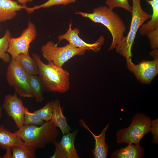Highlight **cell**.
Masks as SVG:
<instances>
[{"label":"cell","instance_id":"obj_4","mask_svg":"<svg viewBox=\"0 0 158 158\" xmlns=\"http://www.w3.org/2000/svg\"><path fill=\"white\" fill-rule=\"evenodd\" d=\"M141 1L132 0V18L130 30L127 35L123 37L115 47L116 51L126 59L131 58L132 47L140 27L151 17L152 15L142 9Z\"/></svg>","mask_w":158,"mask_h":158},{"label":"cell","instance_id":"obj_10","mask_svg":"<svg viewBox=\"0 0 158 158\" xmlns=\"http://www.w3.org/2000/svg\"><path fill=\"white\" fill-rule=\"evenodd\" d=\"M72 24H69L68 29L64 34L58 37L59 43L65 40L69 44L76 47L84 49L85 50H92L95 52L99 51L103 44L104 39L103 36H101L94 43L89 44L86 43L79 37V29L77 28H72Z\"/></svg>","mask_w":158,"mask_h":158},{"label":"cell","instance_id":"obj_25","mask_svg":"<svg viewBox=\"0 0 158 158\" xmlns=\"http://www.w3.org/2000/svg\"><path fill=\"white\" fill-rule=\"evenodd\" d=\"M34 112L43 121H48L51 120L52 116L51 102H48L43 107Z\"/></svg>","mask_w":158,"mask_h":158},{"label":"cell","instance_id":"obj_33","mask_svg":"<svg viewBox=\"0 0 158 158\" xmlns=\"http://www.w3.org/2000/svg\"><path fill=\"white\" fill-rule=\"evenodd\" d=\"M1 30V26H0V32Z\"/></svg>","mask_w":158,"mask_h":158},{"label":"cell","instance_id":"obj_2","mask_svg":"<svg viewBox=\"0 0 158 158\" xmlns=\"http://www.w3.org/2000/svg\"><path fill=\"white\" fill-rule=\"evenodd\" d=\"M32 57L38 68V74L44 88L53 92L63 93L70 88V75L62 67H59L52 61L47 64L42 61L40 56L33 53Z\"/></svg>","mask_w":158,"mask_h":158},{"label":"cell","instance_id":"obj_23","mask_svg":"<svg viewBox=\"0 0 158 158\" xmlns=\"http://www.w3.org/2000/svg\"><path fill=\"white\" fill-rule=\"evenodd\" d=\"M76 0H48L45 3L40 5L32 7H27L25 9L28 13H31L35 10L41 8H48L51 6L63 5H66L75 2Z\"/></svg>","mask_w":158,"mask_h":158},{"label":"cell","instance_id":"obj_27","mask_svg":"<svg viewBox=\"0 0 158 158\" xmlns=\"http://www.w3.org/2000/svg\"><path fill=\"white\" fill-rule=\"evenodd\" d=\"M147 36L150 40L151 49L153 50L158 49V28L151 31Z\"/></svg>","mask_w":158,"mask_h":158},{"label":"cell","instance_id":"obj_12","mask_svg":"<svg viewBox=\"0 0 158 158\" xmlns=\"http://www.w3.org/2000/svg\"><path fill=\"white\" fill-rule=\"evenodd\" d=\"M75 129L71 133L63 135L59 142L56 141L54 144L55 151L51 158H79L75 147L74 142L78 131Z\"/></svg>","mask_w":158,"mask_h":158},{"label":"cell","instance_id":"obj_29","mask_svg":"<svg viewBox=\"0 0 158 158\" xmlns=\"http://www.w3.org/2000/svg\"><path fill=\"white\" fill-rule=\"evenodd\" d=\"M150 55L154 58V59H158V51L157 49H153L150 53Z\"/></svg>","mask_w":158,"mask_h":158},{"label":"cell","instance_id":"obj_9","mask_svg":"<svg viewBox=\"0 0 158 158\" xmlns=\"http://www.w3.org/2000/svg\"><path fill=\"white\" fill-rule=\"evenodd\" d=\"M126 61L129 70L142 83L150 84L158 73V59L143 61L137 65L133 63L131 58Z\"/></svg>","mask_w":158,"mask_h":158},{"label":"cell","instance_id":"obj_32","mask_svg":"<svg viewBox=\"0 0 158 158\" xmlns=\"http://www.w3.org/2000/svg\"><path fill=\"white\" fill-rule=\"evenodd\" d=\"M2 108L0 105V122L2 117Z\"/></svg>","mask_w":158,"mask_h":158},{"label":"cell","instance_id":"obj_22","mask_svg":"<svg viewBox=\"0 0 158 158\" xmlns=\"http://www.w3.org/2000/svg\"><path fill=\"white\" fill-rule=\"evenodd\" d=\"M12 158H35V151L29 148L23 144L11 148Z\"/></svg>","mask_w":158,"mask_h":158},{"label":"cell","instance_id":"obj_30","mask_svg":"<svg viewBox=\"0 0 158 158\" xmlns=\"http://www.w3.org/2000/svg\"><path fill=\"white\" fill-rule=\"evenodd\" d=\"M11 150V148L7 149L6 154L4 155L2 157L4 158H12V154Z\"/></svg>","mask_w":158,"mask_h":158},{"label":"cell","instance_id":"obj_24","mask_svg":"<svg viewBox=\"0 0 158 158\" xmlns=\"http://www.w3.org/2000/svg\"><path fill=\"white\" fill-rule=\"evenodd\" d=\"M44 121L34 111H29L27 108L25 107L24 110L23 125H33L40 126L44 123Z\"/></svg>","mask_w":158,"mask_h":158},{"label":"cell","instance_id":"obj_3","mask_svg":"<svg viewBox=\"0 0 158 158\" xmlns=\"http://www.w3.org/2000/svg\"><path fill=\"white\" fill-rule=\"evenodd\" d=\"M75 14L88 18L94 23H101L107 28L113 39L109 51L115 48L124 36L126 30L125 24L117 13L107 6L95 8L90 13L78 11L75 12Z\"/></svg>","mask_w":158,"mask_h":158},{"label":"cell","instance_id":"obj_19","mask_svg":"<svg viewBox=\"0 0 158 158\" xmlns=\"http://www.w3.org/2000/svg\"><path fill=\"white\" fill-rule=\"evenodd\" d=\"M14 58L29 75L38 74V68L35 62L30 54H20Z\"/></svg>","mask_w":158,"mask_h":158},{"label":"cell","instance_id":"obj_15","mask_svg":"<svg viewBox=\"0 0 158 158\" xmlns=\"http://www.w3.org/2000/svg\"><path fill=\"white\" fill-rule=\"evenodd\" d=\"M52 107V116L51 120L55 125L61 130L63 135L70 133L71 130L68 124L66 118L63 114V108L61 106L60 101L56 99L51 101Z\"/></svg>","mask_w":158,"mask_h":158},{"label":"cell","instance_id":"obj_11","mask_svg":"<svg viewBox=\"0 0 158 158\" xmlns=\"http://www.w3.org/2000/svg\"><path fill=\"white\" fill-rule=\"evenodd\" d=\"M3 106L8 114L13 119L18 129L23 125L25 107L21 99L17 97L16 92L13 95L5 96Z\"/></svg>","mask_w":158,"mask_h":158},{"label":"cell","instance_id":"obj_31","mask_svg":"<svg viewBox=\"0 0 158 158\" xmlns=\"http://www.w3.org/2000/svg\"><path fill=\"white\" fill-rule=\"evenodd\" d=\"M22 5L26 6V4L29 2H31L33 0H16Z\"/></svg>","mask_w":158,"mask_h":158},{"label":"cell","instance_id":"obj_18","mask_svg":"<svg viewBox=\"0 0 158 158\" xmlns=\"http://www.w3.org/2000/svg\"><path fill=\"white\" fill-rule=\"evenodd\" d=\"M23 144L22 140L0 125V148L5 150Z\"/></svg>","mask_w":158,"mask_h":158},{"label":"cell","instance_id":"obj_13","mask_svg":"<svg viewBox=\"0 0 158 158\" xmlns=\"http://www.w3.org/2000/svg\"><path fill=\"white\" fill-rule=\"evenodd\" d=\"M80 125L87 130L92 135L95 140V148L92 153L94 158H106L107 157L109 146L105 141L106 133L108 130L110 123L108 124L102 130L101 133L98 135H95L85 123L84 120L80 119L79 120Z\"/></svg>","mask_w":158,"mask_h":158},{"label":"cell","instance_id":"obj_26","mask_svg":"<svg viewBox=\"0 0 158 158\" xmlns=\"http://www.w3.org/2000/svg\"><path fill=\"white\" fill-rule=\"evenodd\" d=\"M105 3L111 10L115 8L121 7L132 13V7L129 5L128 0H106Z\"/></svg>","mask_w":158,"mask_h":158},{"label":"cell","instance_id":"obj_28","mask_svg":"<svg viewBox=\"0 0 158 158\" xmlns=\"http://www.w3.org/2000/svg\"><path fill=\"white\" fill-rule=\"evenodd\" d=\"M150 132L152 136V142L157 144L158 143V118L151 120Z\"/></svg>","mask_w":158,"mask_h":158},{"label":"cell","instance_id":"obj_21","mask_svg":"<svg viewBox=\"0 0 158 158\" xmlns=\"http://www.w3.org/2000/svg\"><path fill=\"white\" fill-rule=\"evenodd\" d=\"M11 37L10 31L7 30L3 37L0 38V59L5 63L9 62L11 59L10 54L7 52Z\"/></svg>","mask_w":158,"mask_h":158},{"label":"cell","instance_id":"obj_16","mask_svg":"<svg viewBox=\"0 0 158 158\" xmlns=\"http://www.w3.org/2000/svg\"><path fill=\"white\" fill-rule=\"evenodd\" d=\"M127 146L116 150L111 154V158H142L145 151L140 144L129 143Z\"/></svg>","mask_w":158,"mask_h":158},{"label":"cell","instance_id":"obj_17","mask_svg":"<svg viewBox=\"0 0 158 158\" xmlns=\"http://www.w3.org/2000/svg\"><path fill=\"white\" fill-rule=\"evenodd\" d=\"M152 8L153 13L150 21L143 23L139 29L140 35H146L150 32L158 28V0H145Z\"/></svg>","mask_w":158,"mask_h":158},{"label":"cell","instance_id":"obj_1","mask_svg":"<svg viewBox=\"0 0 158 158\" xmlns=\"http://www.w3.org/2000/svg\"><path fill=\"white\" fill-rule=\"evenodd\" d=\"M57 128L51 120L40 126L23 125L14 133L23 140L25 145L35 151L56 141L59 132Z\"/></svg>","mask_w":158,"mask_h":158},{"label":"cell","instance_id":"obj_8","mask_svg":"<svg viewBox=\"0 0 158 158\" xmlns=\"http://www.w3.org/2000/svg\"><path fill=\"white\" fill-rule=\"evenodd\" d=\"M37 36V31L35 25L29 20L28 27L24 30L20 36L10 38L7 52L15 58L19 54H29V49L30 43Z\"/></svg>","mask_w":158,"mask_h":158},{"label":"cell","instance_id":"obj_20","mask_svg":"<svg viewBox=\"0 0 158 158\" xmlns=\"http://www.w3.org/2000/svg\"><path fill=\"white\" fill-rule=\"evenodd\" d=\"M28 78L36 101L42 102L44 99L43 93L45 88L41 80L37 75L28 74Z\"/></svg>","mask_w":158,"mask_h":158},{"label":"cell","instance_id":"obj_14","mask_svg":"<svg viewBox=\"0 0 158 158\" xmlns=\"http://www.w3.org/2000/svg\"><path fill=\"white\" fill-rule=\"evenodd\" d=\"M26 7L12 0H0V22L14 18L17 11L25 9Z\"/></svg>","mask_w":158,"mask_h":158},{"label":"cell","instance_id":"obj_7","mask_svg":"<svg viewBox=\"0 0 158 158\" xmlns=\"http://www.w3.org/2000/svg\"><path fill=\"white\" fill-rule=\"evenodd\" d=\"M6 77L8 84L15 89L21 97H34L28 78V74L18 62L11 57L8 66Z\"/></svg>","mask_w":158,"mask_h":158},{"label":"cell","instance_id":"obj_6","mask_svg":"<svg viewBox=\"0 0 158 158\" xmlns=\"http://www.w3.org/2000/svg\"><path fill=\"white\" fill-rule=\"evenodd\" d=\"M41 49L43 57L48 62L52 61L55 65L61 67L72 57L84 55L86 51L69 44L59 47L52 41H49L42 45Z\"/></svg>","mask_w":158,"mask_h":158},{"label":"cell","instance_id":"obj_5","mask_svg":"<svg viewBox=\"0 0 158 158\" xmlns=\"http://www.w3.org/2000/svg\"><path fill=\"white\" fill-rule=\"evenodd\" d=\"M151 121V118L146 115L142 113H137L133 117L128 127L117 132V143L140 144L142 138L150 132Z\"/></svg>","mask_w":158,"mask_h":158}]
</instances>
